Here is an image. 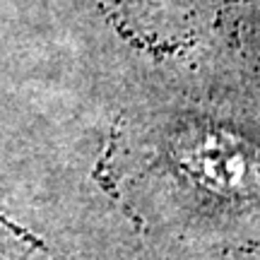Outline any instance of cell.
Masks as SVG:
<instances>
[{"mask_svg": "<svg viewBox=\"0 0 260 260\" xmlns=\"http://www.w3.org/2000/svg\"><path fill=\"white\" fill-rule=\"evenodd\" d=\"M243 44L248 56L260 70V0H246V19H243Z\"/></svg>", "mask_w": 260, "mask_h": 260, "instance_id": "obj_1", "label": "cell"}, {"mask_svg": "<svg viewBox=\"0 0 260 260\" xmlns=\"http://www.w3.org/2000/svg\"><path fill=\"white\" fill-rule=\"evenodd\" d=\"M118 5L128 10L130 15H154V12H161V10H167V3L169 0H116Z\"/></svg>", "mask_w": 260, "mask_h": 260, "instance_id": "obj_2", "label": "cell"}]
</instances>
